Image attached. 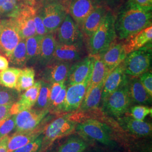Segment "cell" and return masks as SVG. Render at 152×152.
<instances>
[{"instance_id":"1","label":"cell","mask_w":152,"mask_h":152,"mask_svg":"<svg viewBox=\"0 0 152 152\" xmlns=\"http://www.w3.org/2000/svg\"><path fill=\"white\" fill-rule=\"evenodd\" d=\"M152 9L138 5L130 0L124 1L115 14L117 38L125 40L152 26Z\"/></svg>"},{"instance_id":"2","label":"cell","mask_w":152,"mask_h":152,"mask_svg":"<svg viewBox=\"0 0 152 152\" xmlns=\"http://www.w3.org/2000/svg\"><path fill=\"white\" fill-rule=\"evenodd\" d=\"M115 18L114 12L109 10L100 26L88 38L89 55L103 53L117 38L114 26Z\"/></svg>"},{"instance_id":"3","label":"cell","mask_w":152,"mask_h":152,"mask_svg":"<svg viewBox=\"0 0 152 152\" xmlns=\"http://www.w3.org/2000/svg\"><path fill=\"white\" fill-rule=\"evenodd\" d=\"M72 113H65L51 122L45 127L43 141L40 152H43L56 140L67 136L76 129V121L72 118Z\"/></svg>"},{"instance_id":"4","label":"cell","mask_w":152,"mask_h":152,"mask_svg":"<svg viewBox=\"0 0 152 152\" xmlns=\"http://www.w3.org/2000/svg\"><path fill=\"white\" fill-rule=\"evenodd\" d=\"M152 42L127 55L123 64L125 73L131 77H138L149 70L152 63Z\"/></svg>"},{"instance_id":"5","label":"cell","mask_w":152,"mask_h":152,"mask_svg":"<svg viewBox=\"0 0 152 152\" xmlns=\"http://www.w3.org/2000/svg\"><path fill=\"white\" fill-rule=\"evenodd\" d=\"M75 130L85 138L98 141L107 146L114 145L110 128L98 120H86L77 124Z\"/></svg>"},{"instance_id":"6","label":"cell","mask_w":152,"mask_h":152,"mask_svg":"<svg viewBox=\"0 0 152 152\" xmlns=\"http://www.w3.org/2000/svg\"><path fill=\"white\" fill-rule=\"evenodd\" d=\"M129 80L118 89L109 95L103 103L104 110L117 118L121 117L127 112L132 103L129 90Z\"/></svg>"},{"instance_id":"7","label":"cell","mask_w":152,"mask_h":152,"mask_svg":"<svg viewBox=\"0 0 152 152\" xmlns=\"http://www.w3.org/2000/svg\"><path fill=\"white\" fill-rule=\"evenodd\" d=\"M44 26L49 33H55L68 14L66 6L62 1L46 4L38 9Z\"/></svg>"},{"instance_id":"8","label":"cell","mask_w":152,"mask_h":152,"mask_svg":"<svg viewBox=\"0 0 152 152\" xmlns=\"http://www.w3.org/2000/svg\"><path fill=\"white\" fill-rule=\"evenodd\" d=\"M21 39L15 22L12 18L0 20V53L9 59Z\"/></svg>"},{"instance_id":"9","label":"cell","mask_w":152,"mask_h":152,"mask_svg":"<svg viewBox=\"0 0 152 152\" xmlns=\"http://www.w3.org/2000/svg\"><path fill=\"white\" fill-rule=\"evenodd\" d=\"M91 73L82 82L67 85L65 100L60 110V113H69L78 110L85 98L88 85L91 77Z\"/></svg>"},{"instance_id":"10","label":"cell","mask_w":152,"mask_h":152,"mask_svg":"<svg viewBox=\"0 0 152 152\" xmlns=\"http://www.w3.org/2000/svg\"><path fill=\"white\" fill-rule=\"evenodd\" d=\"M49 113V109L30 108L15 114L16 132L34 130L41 126Z\"/></svg>"},{"instance_id":"11","label":"cell","mask_w":152,"mask_h":152,"mask_svg":"<svg viewBox=\"0 0 152 152\" xmlns=\"http://www.w3.org/2000/svg\"><path fill=\"white\" fill-rule=\"evenodd\" d=\"M55 32L56 39L59 43L83 44V36L81 31L68 13Z\"/></svg>"},{"instance_id":"12","label":"cell","mask_w":152,"mask_h":152,"mask_svg":"<svg viewBox=\"0 0 152 152\" xmlns=\"http://www.w3.org/2000/svg\"><path fill=\"white\" fill-rule=\"evenodd\" d=\"M37 10V6H28L12 18L22 39H26L36 35L34 18Z\"/></svg>"},{"instance_id":"13","label":"cell","mask_w":152,"mask_h":152,"mask_svg":"<svg viewBox=\"0 0 152 152\" xmlns=\"http://www.w3.org/2000/svg\"><path fill=\"white\" fill-rule=\"evenodd\" d=\"M66 6L68 13L81 29L84 20L97 5L93 0H68Z\"/></svg>"},{"instance_id":"14","label":"cell","mask_w":152,"mask_h":152,"mask_svg":"<svg viewBox=\"0 0 152 152\" xmlns=\"http://www.w3.org/2000/svg\"><path fill=\"white\" fill-rule=\"evenodd\" d=\"M94 58L89 55L72 64L66 78V84L72 85L83 81L92 72Z\"/></svg>"},{"instance_id":"15","label":"cell","mask_w":152,"mask_h":152,"mask_svg":"<svg viewBox=\"0 0 152 152\" xmlns=\"http://www.w3.org/2000/svg\"><path fill=\"white\" fill-rule=\"evenodd\" d=\"M72 64L69 62L51 61L41 72L42 81L53 83L65 80Z\"/></svg>"},{"instance_id":"16","label":"cell","mask_w":152,"mask_h":152,"mask_svg":"<svg viewBox=\"0 0 152 152\" xmlns=\"http://www.w3.org/2000/svg\"><path fill=\"white\" fill-rule=\"evenodd\" d=\"M129 79V76L125 73L123 62L111 71L106 77L104 82L102 95V103L112 92L123 85Z\"/></svg>"},{"instance_id":"17","label":"cell","mask_w":152,"mask_h":152,"mask_svg":"<svg viewBox=\"0 0 152 152\" xmlns=\"http://www.w3.org/2000/svg\"><path fill=\"white\" fill-rule=\"evenodd\" d=\"M116 38L108 49L100 54L110 72L122 63L127 55L125 52L123 41H118Z\"/></svg>"},{"instance_id":"18","label":"cell","mask_w":152,"mask_h":152,"mask_svg":"<svg viewBox=\"0 0 152 152\" xmlns=\"http://www.w3.org/2000/svg\"><path fill=\"white\" fill-rule=\"evenodd\" d=\"M83 53V44L70 45L57 42L53 61L72 63L81 60Z\"/></svg>"},{"instance_id":"19","label":"cell","mask_w":152,"mask_h":152,"mask_svg":"<svg viewBox=\"0 0 152 152\" xmlns=\"http://www.w3.org/2000/svg\"><path fill=\"white\" fill-rule=\"evenodd\" d=\"M41 86V81L34 82L32 87L25 91L11 107L12 114H16L22 111L32 108L35 105L38 98Z\"/></svg>"},{"instance_id":"20","label":"cell","mask_w":152,"mask_h":152,"mask_svg":"<svg viewBox=\"0 0 152 152\" xmlns=\"http://www.w3.org/2000/svg\"><path fill=\"white\" fill-rule=\"evenodd\" d=\"M108 9L103 6L97 5L83 23L81 31L83 37L88 38L98 29L103 20Z\"/></svg>"},{"instance_id":"21","label":"cell","mask_w":152,"mask_h":152,"mask_svg":"<svg viewBox=\"0 0 152 152\" xmlns=\"http://www.w3.org/2000/svg\"><path fill=\"white\" fill-rule=\"evenodd\" d=\"M45 125L42 124L35 130L29 131L16 132L9 137L7 148L9 152H11L26 145L44 132Z\"/></svg>"},{"instance_id":"22","label":"cell","mask_w":152,"mask_h":152,"mask_svg":"<svg viewBox=\"0 0 152 152\" xmlns=\"http://www.w3.org/2000/svg\"><path fill=\"white\" fill-rule=\"evenodd\" d=\"M120 125L124 130L137 136H147L152 133V125L144 121L135 120L131 116L119 117Z\"/></svg>"},{"instance_id":"23","label":"cell","mask_w":152,"mask_h":152,"mask_svg":"<svg viewBox=\"0 0 152 152\" xmlns=\"http://www.w3.org/2000/svg\"><path fill=\"white\" fill-rule=\"evenodd\" d=\"M56 43L54 33H49L43 36L37 61L41 66L44 67L53 61Z\"/></svg>"},{"instance_id":"24","label":"cell","mask_w":152,"mask_h":152,"mask_svg":"<svg viewBox=\"0 0 152 152\" xmlns=\"http://www.w3.org/2000/svg\"><path fill=\"white\" fill-rule=\"evenodd\" d=\"M152 26H150L124 40L125 52L129 54L152 42Z\"/></svg>"},{"instance_id":"25","label":"cell","mask_w":152,"mask_h":152,"mask_svg":"<svg viewBox=\"0 0 152 152\" xmlns=\"http://www.w3.org/2000/svg\"><path fill=\"white\" fill-rule=\"evenodd\" d=\"M28 6H37L36 0H0V16L12 18Z\"/></svg>"},{"instance_id":"26","label":"cell","mask_w":152,"mask_h":152,"mask_svg":"<svg viewBox=\"0 0 152 152\" xmlns=\"http://www.w3.org/2000/svg\"><path fill=\"white\" fill-rule=\"evenodd\" d=\"M128 85L132 102L140 105L151 103L152 96L148 94L138 77H131Z\"/></svg>"},{"instance_id":"27","label":"cell","mask_w":152,"mask_h":152,"mask_svg":"<svg viewBox=\"0 0 152 152\" xmlns=\"http://www.w3.org/2000/svg\"><path fill=\"white\" fill-rule=\"evenodd\" d=\"M104 82V80L92 87L85 94V98L78 110L79 112H86L98 108L102 100Z\"/></svg>"},{"instance_id":"28","label":"cell","mask_w":152,"mask_h":152,"mask_svg":"<svg viewBox=\"0 0 152 152\" xmlns=\"http://www.w3.org/2000/svg\"><path fill=\"white\" fill-rule=\"evenodd\" d=\"M92 56L94 58V63L91 77L86 94L88 92L92 87L105 80L106 77L110 72L104 64L100 55H96Z\"/></svg>"},{"instance_id":"29","label":"cell","mask_w":152,"mask_h":152,"mask_svg":"<svg viewBox=\"0 0 152 152\" xmlns=\"http://www.w3.org/2000/svg\"><path fill=\"white\" fill-rule=\"evenodd\" d=\"M42 37L43 36L35 35L25 39L27 63L32 64L37 63Z\"/></svg>"},{"instance_id":"30","label":"cell","mask_w":152,"mask_h":152,"mask_svg":"<svg viewBox=\"0 0 152 152\" xmlns=\"http://www.w3.org/2000/svg\"><path fill=\"white\" fill-rule=\"evenodd\" d=\"M35 71L32 67H26L21 69L18 77L15 90L19 92L27 90L34 85Z\"/></svg>"},{"instance_id":"31","label":"cell","mask_w":152,"mask_h":152,"mask_svg":"<svg viewBox=\"0 0 152 152\" xmlns=\"http://www.w3.org/2000/svg\"><path fill=\"white\" fill-rule=\"evenodd\" d=\"M21 69L17 67H8L0 71V85L6 88L15 89L18 77Z\"/></svg>"},{"instance_id":"32","label":"cell","mask_w":152,"mask_h":152,"mask_svg":"<svg viewBox=\"0 0 152 152\" xmlns=\"http://www.w3.org/2000/svg\"><path fill=\"white\" fill-rule=\"evenodd\" d=\"M12 65L23 67L27 64V51L25 39H21L13 50L9 58Z\"/></svg>"},{"instance_id":"33","label":"cell","mask_w":152,"mask_h":152,"mask_svg":"<svg viewBox=\"0 0 152 152\" xmlns=\"http://www.w3.org/2000/svg\"><path fill=\"white\" fill-rule=\"evenodd\" d=\"M87 147V142L84 140L74 136L62 144L56 152H83Z\"/></svg>"},{"instance_id":"34","label":"cell","mask_w":152,"mask_h":152,"mask_svg":"<svg viewBox=\"0 0 152 152\" xmlns=\"http://www.w3.org/2000/svg\"><path fill=\"white\" fill-rule=\"evenodd\" d=\"M41 81V86L38 94V98L34 107V108L45 110L49 109L50 107V95L51 83Z\"/></svg>"},{"instance_id":"35","label":"cell","mask_w":152,"mask_h":152,"mask_svg":"<svg viewBox=\"0 0 152 152\" xmlns=\"http://www.w3.org/2000/svg\"><path fill=\"white\" fill-rule=\"evenodd\" d=\"M20 92L0 85V105L14 103L19 97Z\"/></svg>"},{"instance_id":"36","label":"cell","mask_w":152,"mask_h":152,"mask_svg":"<svg viewBox=\"0 0 152 152\" xmlns=\"http://www.w3.org/2000/svg\"><path fill=\"white\" fill-rule=\"evenodd\" d=\"M152 113L151 108L140 104L135 105L130 109L131 117L139 121H144L147 115Z\"/></svg>"},{"instance_id":"37","label":"cell","mask_w":152,"mask_h":152,"mask_svg":"<svg viewBox=\"0 0 152 152\" xmlns=\"http://www.w3.org/2000/svg\"><path fill=\"white\" fill-rule=\"evenodd\" d=\"M43 133L26 145L11 152H40L43 141Z\"/></svg>"},{"instance_id":"38","label":"cell","mask_w":152,"mask_h":152,"mask_svg":"<svg viewBox=\"0 0 152 152\" xmlns=\"http://www.w3.org/2000/svg\"><path fill=\"white\" fill-rule=\"evenodd\" d=\"M67 85L65 82V85L61 90L60 92L55 99L53 102L49 107V112L54 114H59L60 109L65 100Z\"/></svg>"},{"instance_id":"39","label":"cell","mask_w":152,"mask_h":152,"mask_svg":"<svg viewBox=\"0 0 152 152\" xmlns=\"http://www.w3.org/2000/svg\"><path fill=\"white\" fill-rule=\"evenodd\" d=\"M15 129V114L10 116L0 126V136L3 137L8 135L11 131Z\"/></svg>"},{"instance_id":"40","label":"cell","mask_w":152,"mask_h":152,"mask_svg":"<svg viewBox=\"0 0 152 152\" xmlns=\"http://www.w3.org/2000/svg\"><path fill=\"white\" fill-rule=\"evenodd\" d=\"M141 84L147 90L148 94L152 96V71L149 70L138 77Z\"/></svg>"},{"instance_id":"41","label":"cell","mask_w":152,"mask_h":152,"mask_svg":"<svg viewBox=\"0 0 152 152\" xmlns=\"http://www.w3.org/2000/svg\"><path fill=\"white\" fill-rule=\"evenodd\" d=\"M97 5L103 6L109 10L114 11L117 10L125 0H93Z\"/></svg>"},{"instance_id":"42","label":"cell","mask_w":152,"mask_h":152,"mask_svg":"<svg viewBox=\"0 0 152 152\" xmlns=\"http://www.w3.org/2000/svg\"><path fill=\"white\" fill-rule=\"evenodd\" d=\"M34 25H35L36 35L44 36L45 35L47 34L48 33H49L46 28L44 26V23H43L42 19L41 18V16L38 12V9L36 14L34 15Z\"/></svg>"},{"instance_id":"43","label":"cell","mask_w":152,"mask_h":152,"mask_svg":"<svg viewBox=\"0 0 152 152\" xmlns=\"http://www.w3.org/2000/svg\"><path fill=\"white\" fill-rule=\"evenodd\" d=\"M65 80L51 83L50 95V105L53 102L55 99L56 98V96L60 92L61 90L65 85Z\"/></svg>"},{"instance_id":"44","label":"cell","mask_w":152,"mask_h":152,"mask_svg":"<svg viewBox=\"0 0 152 152\" xmlns=\"http://www.w3.org/2000/svg\"><path fill=\"white\" fill-rule=\"evenodd\" d=\"M12 104H9L0 105V126L12 115L11 110Z\"/></svg>"},{"instance_id":"45","label":"cell","mask_w":152,"mask_h":152,"mask_svg":"<svg viewBox=\"0 0 152 152\" xmlns=\"http://www.w3.org/2000/svg\"><path fill=\"white\" fill-rule=\"evenodd\" d=\"M9 137V135H6L1 139L0 141V152H9L7 145Z\"/></svg>"},{"instance_id":"46","label":"cell","mask_w":152,"mask_h":152,"mask_svg":"<svg viewBox=\"0 0 152 152\" xmlns=\"http://www.w3.org/2000/svg\"><path fill=\"white\" fill-rule=\"evenodd\" d=\"M138 5L144 7L152 8V0H130Z\"/></svg>"},{"instance_id":"47","label":"cell","mask_w":152,"mask_h":152,"mask_svg":"<svg viewBox=\"0 0 152 152\" xmlns=\"http://www.w3.org/2000/svg\"><path fill=\"white\" fill-rule=\"evenodd\" d=\"M9 60L7 58L0 55V71L4 70L9 67Z\"/></svg>"},{"instance_id":"48","label":"cell","mask_w":152,"mask_h":152,"mask_svg":"<svg viewBox=\"0 0 152 152\" xmlns=\"http://www.w3.org/2000/svg\"><path fill=\"white\" fill-rule=\"evenodd\" d=\"M36 2H37L39 3L40 5L42 6L46 4L50 3V2H59V1H63V0H36Z\"/></svg>"},{"instance_id":"49","label":"cell","mask_w":152,"mask_h":152,"mask_svg":"<svg viewBox=\"0 0 152 152\" xmlns=\"http://www.w3.org/2000/svg\"><path fill=\"white\" fill-rule=\"evenodd\" d=\"M2 137H1L0 136V141H1V139H2Z\"/></svg>"}]
</instances>
